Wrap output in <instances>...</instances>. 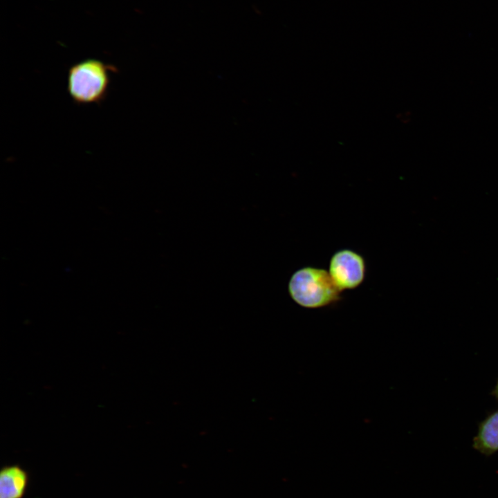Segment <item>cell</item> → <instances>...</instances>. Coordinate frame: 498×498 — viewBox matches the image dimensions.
<instances>
[{"label": "cell", "instance_id": "6da1fadb", "mask_svg": "<svg viewBox=\"0 0 498 498\" xmlns=\"http://www.w3.org/2000/svg\"><path fill=\"white\" fill-rule=\"evenodd\" d=\"M114 65L89 58L71 65L67 72V92L77 105L101 104L107 98Z\"/></svg>", "mask_w": 498, "mask_h": 498}, {"label": "cell", "instance_id": "7a4b0ae2", "mask_svg": "<svg viewBox=\"0 0 498 498\" xmlns=\"http://www.w3.org/2000/svg\"><path fill=\"white\" fill-rule=\"evenodd\" d=\"M288 292L296 304L311 309L338 302L342 293L329 271L313 266L303 267L292 275L288 282Z\"/></svg>", "mask_w": 498, "mask_h": 498}, {"label": "cell", "instance_id": "3957f363", "mask_svg": "<svg viewBox=\"0 0 498 498\" xmlns=\"http://www.w3.org/2000/svg\"><path fill=\"white\" fill-rule=\"evenodd\" d=\"M328 271L341 292L354 289L365 280V260L360 254L353 250L341 249L332 255Z\"/></svg>", "mask_w": 498, "mask_h": 498}, {"label": "cell", "instance_id": "277c9868", "mask_svg": "<svg viewBox=\"0 0 498 498\" xmlns=\"http://www.w3.org/2000/svg\"><path fill=\"white\" fill-rule=\"evenodd\" d=\"M28 484V474L18 465L6 466L0 473V498H21Z\"/></svg>", "mask_w": 498, "mask_h": 498}, {"label": "cell", "instance_id": "5b68a950", "mask_svg": "<svg viewBox=\"0 0 498 498\" xmlns=\"http://www.w3.org/2000/svg\"><path fill=\"white\" fill-rule=\"evenodd\" d=\"M473 447L483 454L498 451V410L489 415L479 426Z\"/></svg>", "mask_w": 498, "mask_h": 498}, {"label": "cell", "instance_id": "8992f818", "mask_svg": "<svg viewBox=\"0 0 498 498\" xmlns=\"http://www.w3.org/2000/svg\"><path fill=\"white\" fill-rule=\"evenodd\" d=\"M492 395L498 399V381L495 387L494 390L492 391Z\"/></svg>", "mask_w": 498, "mask_h": 498}]
</instances>
